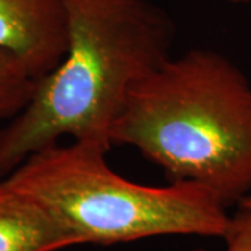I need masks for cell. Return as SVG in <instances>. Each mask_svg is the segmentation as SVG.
<instances>
[{
	"instance_id": "cell-1",
	"label": "cell",
	"mask_w": 251,
	"mask_h": 251,
	"mask_svg": "<svg viewBox=\"0 0 251 251\" xmlns=\"http://www.w3.org/2000/svg\"><path fill=\"white\" fill-rule=\"evenodd\" d=\"M69 41L27 106L0 127V179L62 137L112 148L130 90L171 56L175 24L145 0H62Z\"/></svg>"
},
{
	"instance_id": "cell-2",
	"label": "cell",
	"mask_w": 251,
	"mask_h": 251,
	"mask_svg": "<svg viewBox=\"0 0 251 251\" xmlns=\"http://www.w3.org/2000/svg\"><path fill=\"white\" fill-rule=\"evenodd\" d=\"M110 143L135 148L171 181L239 204L251 191L250 81L211 49L169 56L130 90Z\"/></svg>"
},
{
	"instance_id": "cell-3",
	"label": "cell",
	"mask_w": 251,
	"mask_h": 251,
	"mask_svg": "<svg viewBox=\"0 0 251 251\" xmlns=\"http://www.w3.org/2000/svg\"><path fill=\"white\" fill-rule=\"evenodd\" d=\"M110 150L91 141L57 143L29 155L1 180L44 208L75 244H116L155 236L225 239L232 216L194 181L144 186L109 168Z\"/></svg>"
},
{
	"instance_id": "cell-4",
	"label": "cell",
	"mask_w": 251,
	"mask_h": 251,
	"mask_svg": "<svg viewBox=\"0 0 251 251\" xmlns=\"http://www.w3.org/2000/svg\"><path fill=\"white\" fill-rule=\"evenodd\" d=\"M67 41L62 0H0V49L16 54L36 80L60 63Z\"/></svg>"
},
{
	"instance_id": "cell-5",
	"label": "cell",
	"mask_w": 251,
	"mask_h": 251,
	"mask_svg": "<svg viewBox=\"0 0 251 251\" xmlns=\"http://www.w3.org/2000/svg\"><path fill=\"white\" fill-rule=\"evenodd\" d=\"M73 237L31 198L0 181V251H57Z\"/></svg>"
},
{
	"instance_id": "cell-6",
	"label": "cell",
	"mask_w": 251,
	"mask_h": 251,
	"mask_svg": "<svg viewBox=\"0 0 251 251\" xmlns=\"http://www.w3.org/2000/svg\"><path fill=\"white\" fill-rule=\"evenodd\" d=\"M36 80L16 54L0 49V122L10 120L27 106Z\"/></svg>"
},
{
	"instance_id": "cell-7",
	"label": "cell",
	"mask_w": 251,
	"mask_h": 251,
	"mask_svg": "<svg viewBox=\"0 0 251 251\" xmlns=\"http://www.w3.org/2000/svg\"><path fill=\"white\" fill-rule=\"evenodd\" d=\"M224 240L226 251H251V204L239 202V211L232 216L230 230Z\"/></svg>"
},
{
	"instance_id": "cell-8",
	"label": "cell",
	"mask_w": 251,
	"mask_h": 251,
	"mask_svg": "<svg viewBox=\"0 0 251 251\" xmlns=\"http://www.w3.org/2000/svg\"><path fill=\"white\" fill-rule=\"evenodd\" d=\"M229 1H233V3H249L251 0H229Z\"/></svg>"
},
{
	"instance_id": "cell-9",
	"label": "cell",
	"mask_w": 251,
	"mask_h": 251,
	"mask_svg": "<svg viewBox=\"0 0 251 251\" xmlns=\"http://www.w3.org/2000/svg\"><path fill=\"white\" fill-rule=\"evenodd\" d=\"M242 201H246V202H249V204H251V196H247V197H244L242 200Z\"/></svg>"
},
{
	"instance_id": "cell-10",
	"label": "cell",
	"mask_w": 251,
	"mask_h": 251,
	"mask_svg": "<svg viewBox=\"0 0 251 251\" xmlns=\"http://www.w3.org/2000/svg\"><path fill=\"white\" fill-rule=\"evenodd\" d=\"M193 251H208V250H205V249H194Z\"/></svg>"
}]
</instances>
